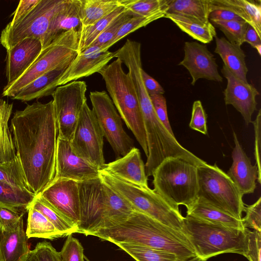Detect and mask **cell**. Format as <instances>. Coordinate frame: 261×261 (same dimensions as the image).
<instances>
[{"mask_svg": "<svg viewBox=\"0 0 261 261\" xmlns=\"http://www.w3.org/2000/svg\"><path fill=\"white\" fill-rule=\"evenodd\" d=\"M10 128L27 183L37 196L56 176L58 128L53 100L15 111Z\"/></svg>", "mask_w": 261, "mask_h": 261, "instance_id": "6da1fadb", "label": "cell"}, {"mask_svg": "<svg viewBox=\"0 0 261 261\" xmlns=\"http://www.w3.org/2000/svg\"><path fill=\"white\" fill-rule=\"evenodd\" d=\"M91 236L114 244H134L165 251L184 258L196 256L184 233L136 211L124 221L113 227L100 229Z\"/></svg>", "mask_w": 261, "mask_h": 261, "instance_id": "7a4b0ae2", "label": "cell"}, {"mask_svg": "<svg viewBox=\"0 0 261 261\" xmlns=\"http://www.w3.org/2000/svg\"><path fill=\"white\" fill-rule=\"evenodd\" d=\"M248 228L229 227L210 223L187 214L182 232L188 238L196 256L206 261L227 253L247 256Z\"/></svg>", "mask_w": 261, "mask_h": 261, "instance_id": "3957f363", "label": "cell"}, {"mask_svg": "<svg viewBox=\"0 0 261 261\" xmlns=\"http://www.w3.org/2000/svg\"><path fill=\"white\" fill-rule=\"evenodd\" d=\"M118 58L106 65L98 73L121 119L134 135L146 157L148 155L143 117L133 83Z\"/></svg>", "mask_w": 261, "mask_h": 261, "instance_id": "277c9868", "label": "cell"}, {"mask_svg": "<svg viewBox=\"0 0 261 261\" xmlns=\"http://www.w3.org/2000/svg\"><path fill=\"white\" fill-rule=\"evenodd\" d=\"M197 167L178 157L166 159L152 174L153 190L175 209H189L198 199Z\"/></svg>", "mask_w": 261, "mask_h": 261, "instance_id": "5b68a950", "label": "cell"}, {"mask_svg": "<svg viewBox=\"0 0 261 261\" xmlns=\"http://www.w3.org/2000/svg\"><path fill=\"white\" fill-rule=\"evenodd\" d=\"M100 178L103 182L127 200L135 211L182 232L184 217L179 210L175 209L149 187L135 185L102 170H100Z\"/></svg>", "mask_w": 261, "mask_h": 261, "instance_id": "8992f818", "label": "cell"}, {"mask_svg": "<svg viewBox=\"0 0 261 261\" xmlns=\"http://www.w3.org/2000/svg\"><path fill=\"white\" fill-rule=\"evenodd\" d=\"M79 33L65 32L55 39L40 54L32 65L17 80L5 86L2 96L14 97L22 88L47 72L69 65L78 54Z\"/></svg>", "mask_w": 261, "mask_h": 261, "instance_id": "52a82bcc", "label": "cell"}, {"mask_svg": "<svg viewBox=\"0 0 261 261\" xmlns=\"http://www.w3.org/2000/svg\"><path fill=\"white\" fill-rule=\"evenodd\" d=\"M198 199L242 220L243 196L230 177L215 164L197 167Z\"/></svg>", "mask_w": 261, "mask_h": 261, "instance_id": "ba28073f", "label": "cell"}, {"mask_svg": "<svg viewBox=\"0 0 261 261\" xmlns=\"http://www.w3.org/2000/svg\"><path fill=\"white\" fill-rule=\"evenodd\" d=\"M61 1L40 0L20 20L6 25L0 35L1 45L7 50L25 38H34L41 42L44 49L52 19Z\"/></svg>", "mask_w": 261, "mask_h": 261, "instance_id": "9c48e42d", "label": "cell"}, {"mask_svg": "<svg viewBox=\"0 0 261 261\" xmlns=\"http://www.w3.org/2000/svg\"><path fill=\"white\" fill-rule=\"evenodd\" d=\"M92 111L117 158L127 154L134 147L133 140L122 126V119L110 96L105 91L90 92Z\"/></svg>", "mask_w": 261, "mask_h": 261, "instance_id": "30bf717a", "label": "cell"}, {"mask_svg": "<svg viewBox=\"0 0 261 261\" xmlns=\"http://www.w3.org/2000/svg\"><path fill=\"white\" fill-rule=\"evenodd\" d=\"M87 85L72 81L58 86L51 95L58 128V136L71 141L80 114L87 102Z\"/></svg>", "mask_w": 261, "mask_h": 261, "instance_id": "8fae6325", "label": "cell"}, {"mask_svg": "<svg viewBox=\"0 0 261 261\" xmlns=\"http://www.w3.org/2000/svg\"><path fill=\"white\" fill-rule=\"evenodd\" d=\"M103 137L95 115L86 102L70 141L73 149L76 154L101 170L105 165Z\"/></svg>", "mask_w": 261, "mask_h": 261, "instance_id": "7c38bea8", "label": "cell"}, {"mask_svg": "<svg viewBox=\"0 0 261 261\" xmlns=\"http://www.w3.org/2000/svg\"><path fill=\"white\" fill-rule=\"evenodd\" d=\"M80 221L79 233L92 235L100 228L105 210L103 184L99 177L78 182Z\"/></svg>", "mask_w": 261, "mask_h": 261, "instance_id": "4fadbf2b", "label": "cell"}, {"mask_svg": "<svg viewBox=\"0 0 261 261\" xmlns=\"http://www.w3.org/2000/svg\"><path fill=\"white\" fill-rule=\"evenodd\" d=\"M37 196L78 227L80 221L78 182L55 178Z\"/></svg>", "mask_w": 261, "mask_h": 261, "instance_id": "5bb4252c", "label": "cell"}, {"mask_svg": "<svg viewBox=\"0 0 261 261\" xmlns=\"http://www.w3.org/2000/svg\"><path fill=\"white\" fill-rule=\"evenodd\" d=\"M100 172V169L75 153L70 141L58 136L55 178L80 182L99 177Z\"/></svg>", "mask_w": 261, "mask_h": 261, "instance_id": "9a60e30c", "label": "cell"}, {"mask_svg": "<svg viewBox=\"0 0 261 261\" xmlns=\"http://www.w3.org/2000/svg\"><path fill=\"white\" fill-rule=\"evenodd\" d=\"M221 72L227 80L224 91L226 105H232L242 115L246 125L252 123V116L256 110V97L259 95L251 84L245 83L234 75L224 65Z\"/></svg>", "mask_w": 261, "mask_h": 261, "instance_id": "2e32d148", "label": "cell"}, {"mask_svg": "<svg viewBox=\"0 0 261 261\" xmlns=\"http://www.w3.org/2000/svg\"><path fill=\"white\" fill-rule=\"evenodd\" d=\"M184 53V59L178 65L184 66L188 70L193 86L199 79L222 82L223 78L218 72L216 59L205 45L195 41L186 42Z\"/></svg>", "mask_w": 261, "mask_h": 261, "instance_id": "e0dca14e", "label": "cell"}, {"mask_svg": "<svg viewBox=\"0 0 261 261\" xmlns=\"http://www.w3.org/2000/svg\"><path fill=\"white\" fill-rule=\"evenodd\" d=\"M114 57V52L103 51L101 47L90 46L80 52L63 72L58 86L98 72Z\"/></svg>", "mask_w": 261, "mask_h": 261, "instance_id": "ac0fdd59", "label": "cell"}, {"mask_svg": "<svg viewBox=\"0 0 261 261\" xmlns=\"http://www.w3.org/2000/svg\"><path fill=\"white\" fill-rule=\"evenodd\" d=\"M233 137L235 145L232 152V163L226 173L243 196L254 192L256 180L260 184L261 173L256 165L251 164L234 132Z\"/></svg>", "mask_w": 261, "mask_h": 261, "instance_id": "d6986e66", "label": "cell"}, {"mask_svg": "<svg viewBox=\"0 0 261 261\" xmlns=\"http://www.w3.org/2000/svg\"><path fill=\"white\" fill-rule=\"evenodd\" d=\"M42 49L41 42L27 38L7 51L5 75L8 86L17 80L32 65Z\"/></svg>", "mask_w": 261, "mask_h": 261, "instance_id": "ffe728a7", "label": "cell"}, {"mask_svg": "<svg viewBox=\"0 0 261 261\" xmlns=\"http://www.w3.org/2000/svg\"><path fill=\"white\" fill-rule=\"evenodd\" d=\"M101 170L129 183L148 187L145 165L140 150L136 147L124 156L105 164Z\"/></svg>", "mask_w": 261, "mask_h": 261, "instance_id": "44dd1931", "label": "cell"}, {"mask_svg": "<svg viewBox=\"0 0 261 261\" xmlns=\"http://www.w3.org/2000/svg\"><path fill=\"white\" fill-rule=\"evenodd\" d=\"M81 0H62L52 19L45 48L61 34L74 30L80 33Z\"/></svg>", "mask_w": 261, "mask_h": 261, "instance_id": "7402d4cb", "label": "cell"}, {"mask_svg": "<svg viewBox=\"0 0 261 261\" xmlns=\"http://www.w3.org/2000/svg\"><path fill=\"white\" fill-rule=\"evenodd\" d=\"M103 184L105 205L99 230L113 227L124 221L135 211L127 200L104 182Z\"/></svg>", "mask_w": 261, "mask_h": 261, "instance_id": "603a6c76", "label": "cell"}, {"mask_svg": "<svg viewBox=\"0 0 261 261\" xmlns=\"http://www.w3.org/2000/svg\"><path fill=\"white\" fill-rule=\"evenodd\" d=\"M69 65L62 66L37 77L22 88L12 99L23 102L51 95L61 75Z\"/></svg>", "mask_w": 261, "mask_h": 261, "instance_id": "cb8c5ba5", "label": "cell"}, {"mask_svg": "<svg viewBox=\"0 0 261 261\" xmlns=\"http://www.w3.org/2000/svg\"><path fill=\"white\" fill-rule=\"evenodd\" d=\"M22 222L14 231L0 232V261H25L30 249Z\"/></svg>", "mask_w": 261, "mask_h": 261, "instance_id": "d4e9b609", "label": "cell"}, {"mask_svg": "<svg viewBox=\"0 0 261 261\" xmlns=\"http://www.w3.org/2000/svg\"><path fill=\"white\" fill-rule=\"evenodd\" d=\"M215 53L218 54L224 64L234 75L245 83H248L247 73L248 71L245 53L241 46L231 43L224 37H215Z\"/></svg>", "mask_w": 261, "mask_h": 261, "instance_id": "484cf974", "label": "cell"}, {"mask_svg": "<svg viewBox=\"0 0 261 261\" xmlns=\"http://www.w3.org/2000/svg\"><path fill=\"white\" fill-rule=\"evenodd\" d=\"M187 214L202 220L225 226L244 229L242 220L238 219L211 205L197 199Z\"/></svg>", "mask_w": 261, "mask_h": 261, "instance_id": "4316f807", "label": "cell"}, {"mask_svg": "<svg viewBox=\"0 0 261 261\" xmlns=\"http://www.w3.org/2000/svg\"><path fill=\"white\" fill-rule=\"evenodd\" d=\"M212 11V0H170L167 13L207 23Z\"/></svg>", "mask_w": 261, "mask_h": 261, "instance_id": "83f0119b", "label": "cell"}, {"mask_svg": "<svg viewBox=\"0 0 261 261\" xmlns=\"http://www.w3.org/2000/svg\"><path fill=\"white\" fill-rule=\"evenodd\" d=\"M165 18L170 19L182 31L202 43H208L216 35L215 27L210 21L204 23L181 15L166 13Z\"/></svg>", "mask_w": 261, "mask_h": 261, "instance_id": "f1b7e54d", "label": "cell"}, {"mask_svg": "<svg viewBox=\"0 0 261 261\" xmlns=\"http://www.w3.org/2000/svg\"><path fill=\"white\" fill-rule=\"evenodd\" d=\"M13 103L0 99V163L9 162L16 156L12 134L8 125Z\"/></svg>", "mask_w": 261, "mask_h": 261, "instance_id": "f546056e", "label": "cell"}, {"mask_svg": "<svg viewBox=\"0 0 261 261\" xmlns=\"http://www.w3.org/2000/svg\"><path fill=\"white\" fill-rule=\"evenodd\" d=\"M82 27L91 25L121 6L120 0H81Z\"/></svg>", "mask_w": 261, "mask_h": 261, "instance_id": "4dcf8cb0", "label": "cell"}, {"mask_svg": "<svg viewBox=\"0 0 261 261\" xmlns=\"http://www.w3.org/2000/svg\"><path fill=\"white\" fill-rule=\"evenodd\" d=\"M28 212L25 232L28 238H37L53 240L64 237L42 214L31 205Z\"/></svg>", "mask_w": 261, "mask_h": 261, "instance_id": "1f68e13d", "label": "cell"}, {"mask_svg": "<svg viewBox=\"0 0 261 261\" xmlns=\"http://www.w3.org/2000/svg\"><path fill=\"white\" fill-rule=\"evenodd\" d=\"M32 192L0 182V206L24 213L36 197Z\"/></svg>", "mask_w": 261, "mask_h": 261, "instance_id": "d6a6232c", "label": "cell"}, {"mask_svg": "<svg viewBox=\"0 0 261 261\" xmlns=\"http://www.w3.org/2000/svg\"><path fill=\"white\" fill-rule=\"evenodd\" d=\"M114 244L136 261H186L190 258L181 257L165 251L132 243L118 242Z\"/></svg>", "mask_w": 261, "mask_h": 261, "instance_id": "836d02e7", "label": "cell"}, {"mask_svg": "<svg viewBox=\"0 0 261 261\" xmlns=\"http://www.w3.org/2000/svg\"><path fill=\"white\" fill-rule=\"evenodd\" d=\"M124 10V7L121 5L93 25L82 27L79 36L78 53L88 48L110 23Z\"/></svg>", "mask_w": 261, "mask_h": 261, "instance_id": "e575fe53", "label": "cell"}, {"mask_svg": "<svg viewBox=\"0 0 261 261\" xmlns=\"http://www.w3.org/2000/svg\"><path fill=\"white\" fill-rule=\"evenodd\" d=\"M0 182L31 192L21 163L17 155L9 162L0 163Z\"/></svg>", "mask_w": 261, "mask_h": 261, "instance_id": "d590c367", "label": "cell"}, {"mask_svg": "<svg viewBox=\"0 0 261 261\" xmlns=\"http://www.w3.org/2000/svg\"><path fill=\"white\" fill-rule=\"evenodd\" d=\"M42 214L64 237L79 233V228L65 217L36 196L31 204Z\"/></svg>", "mask_w": 261, "mask_h": 261, "instance_id": "8d00e7d4", "label": "cell"}, {"mask_svg": "<svg viewBox=\"0 0 261 261\" xmlns=\"http://www.w3.org/2000/svg\"><path fill=\"white\" fill-rule=\"evenodd\" d=\"M170 0H120L124 8L134 15L147 16L168 10Z\"/></svg>", "mask_w": 261, "mask_h": 261, "instance_id": "74e56055", "label": "cell"}, {"mask_svg": "<svg viewBox=\"0 0 261 261\" xmlns=\"http://www.w3.org/2000/svg\"><path fill=\"white\" fill-rule=\"evenodd\" d=\"M167 11L163 10L147 16H133L121 27L114 39L103 48L102 50H108L111 46L128 34L146 26L154 20L164 17Z\"/></svg>", "mask_w": 261, "mask_h": 261, "instance_id": "f35d334b", "label": "cell"}, {"mask_svg": "<svg viewBox=\"0 0 261 261\" xmlns=\"http://www.w3.org/2000/svg\"><path fill=\"white\" fill-rule=\"evenodd\" d=\"M218 28L231 43L241 46L244 42V35L248 23L244 20L214 21L211 22Z\"/></svg>", "mask_w": 261, "mask_h": 261, "instance_id": "ab89813d", "label": "cell"}, {"mask_svg": "<svg viewBox=\"0 0 261 261\" xmlns=\"http://www.w3.org/2000/svg\"><path fill=\"white\" fill-rule=\"evenodd\" d=\"M134 15L125 10L116 17L106 30L89 46L101 47L102 50L115 37L121 27Z\"/></svg>", "mask_w": 261, "mask_h": 261, "instance_id": "60d3db41", "label": "cell"}, {"mask_svg": "<svg viewBox=\"0 0 261 261\" xmlns=\"http://www.w3.org/2000/svg\"><path fill=\"white\" fill-rule=\"evenodd\" d=\"M25 261H61L60 252L50 242H39L30 250Z\"/></svg>", "mask_w": 261, "mask_h": 261, "instance_id": "b9f144b4", "label": "cell"}, {"mask_svg": "<svg viewBox=\"0 0 261 261\" xmlns=\"http://www.w3.org/2000/svg\"><path fill=\"white\" fill-rule=\"evenodd\" d=\"M59 252L61 261H85L84 248L79 240L72 234L67 236Z\"/></svg>", "mask_w": 261, "mask_h": 261, "instance_id": "7bdbcfd3", "label": "cell"}, {"mask_svg": "<svg viewBox=\"0 0 261 261\" xmlns=\"http://www.w3.org/2000/svg\"><path fill=\"white\" fill-rule=\"evenodd\" d=\"M24 213L0 206V232L15 230L23 222Z\"/></svg>", "mask_w": 261, "mask_h": 261, "instance_id": "ee69618b", "label": "cell"}, {"mask_svg": "<svg viewBox=\"0 0 261 261\" xmlns=\"http://www.w3.org/2000/svg\"><path fill=\"white\" fill-rule=\"evenodd\" d=\"M243 212L246 213L242 218L244 227L261 231V197L253 204L244 206Z\"/></svg>", "mask_w": 261, "mask_h": 261, "instance_id": "f6af8a7d", "label": "cell"}, {"mask_svg": "<svg viewBox=\"0 0 261 261\" xmlns=\"http://www.w3.org/2000/svg\"><path fill=\"white\" fill-rule=\"evenodd\" d=\"M189 126L204 135L207 134L206 115L200 100L193 102Z\"/></svg>", "mask_w": 261, "mask_h": 261, "instance_id": "bcb514c9", "label": "cell"}, {"mask_svg": "<svg viewBox=\"0 0 261 261\" xmlns=\"http://www.w3.org/2000/svg\"><path fill=\"white\" fill-rule=\"evenodd\" d=\"M150 97L154 110L158 117L168 132L172 135L174 136L168 119L166 98L162 94L152 95H150Z\"/></svg>", "mask_w": 261, "mask_h": 261, "instance_id": "7dc6e473", "label": "cell"}, {"mask_svg": "<svg viewBox=\"0 0 261 261\" xmlns=\"http://www.w3.org/2000/svg\"><path fill=\"white\" fill-rule=\"evenodd\" d=\"M248 251L246 258L249 261H260L261 231L248 230Z\"/></svg>", "mask_w": 261, "mask_h": 261, "instance_id": "c3c4849f", "label": "cell"}, {"mask_svg": "<svg viewBox=\"0 0 261 261\" xmlns=\"http://www.w3.org/2000/svg\"><path fill=\"white\" fill-rule=\"evenodd\" d=\"M40 0H21L18 6L12 14V20L9 22V24H14L18 21L27 15L36 5Z\"/></svg>", "mask_w": 261, "mask_h": 261, "instance_id": "681fc988", "label": "cell"}, {"mask_svg": "<svg viewBox=\"0 0 261 261\" xmlns=\"http://www.w3.org/2000/svg\"><path fill=\"white\" fill-rule=\"evenodd\" d=\"M254 126L255 136L254 156L256 165L258 171L261 173L260 168V125H261V110H258V114L254 121H252Z\"/></svg>", "mask_w": 261, "mask_h": 261, "instance_id": "f907efd6", "label": "cell"}, {"mask_svg": "<svg viewBox=\"0 0 261 261\" xmlns=\"http://www.w3.org/2000/svg\"><path fill=\"white\" fill-rule=\"evenodd\" d=\"M141 73L144 86L150 96L155 94L163 95L165 91L155 80L148 74L143 68Z\"/></svg>", "mask_w": 261, "mask_h": 261, "instance_id": "816d5d0a", "label": "cell"}, {"mask_svg": "<svg viewBox=\"0 0 261 261\" xmlns=\"http://www.w3.org/2000/svg\"><path fill=\"white\" fill-rule=\"evenodd\" d=\"M208 19L210 22L214 21L244 20L235 13L222 9H214L210 13Z\"/></svg>", "mask_w": 261, "mask_h": 261, "instance_id": "f5cc1de1", "label": "cell"}, {"mask_svg": "<svg viewBox=\"0 0 261 261\" xmlns=\"http://www.w3.org/2000/svg\"><path fill=\"white\" fill-rule=\"evenodd\" d=\"M244 41L255 48L256 46L261 44V36L258 34L251 25L248 24L244 35Z\"/></svg>", "mask_w": 261, "mask_h": 261, "instance_id": "db71d44e", "label": "cell"}, {"mask_svg": "<svg viewBox=\"0 0 261 261\" xmlns=\"http://www.w3.org/2000/svg\"><path fill=\"white\" fill-rule=\"evenodd\" d=\"M186 261H205L197 256L193 257L187 259Z\"/></svg>", "mask_w": 261, "mask_h": 261, "instance_id": "11a10c76", "label": "cell"}, {"mask_svg": "<svg viewBox=\"0 0 261 261\" xmlns=\"http://www.w3.org/2000/svg\"><path fill=\"white\" fill-rule=\"evenodd\" d=\"M259 56H261V44L258 45L255 47V48Z\"/></svg>", "mask_w": 261, "mask_h": 261, "instance_id": "9f6ffc18", "label": "cell"}]
</instances>
